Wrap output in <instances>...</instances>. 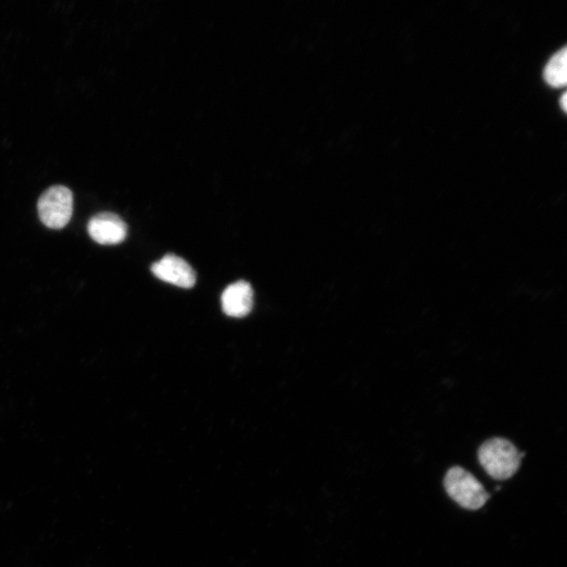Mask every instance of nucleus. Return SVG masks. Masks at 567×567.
Instances as JSON below:
<instances>
[{
	"instance_id": "nucleus-2",
	"label": "nucleus",
	"mask_w": 567,
	"mask_h": 567,
	"mask_svg": "<svg viewBox=\"0 0 567 567\" xmlns=\"http://www.w3.org/2000/svg\"><path fill=\"white\" fill-rule=\"evenodd\" d=\"M445 488L460 507L468 510H479L490 499L481 483L470 472L460 467L449 470L445 477Z\"/></svg>"
},
{
	"instance_id": "nucleus-1",
	"label": "nucleus",
	"mask_w": 567,
	"mask_h": 567,
	"mask_svg": "<svg viewBox=\"0 0 567 567\" xmlns=\"http://www.w3.org/2000/svg\"><path fill=\"white\" fill-rule=\"evenodd\" d=\"M522 457L523 453H520L511 441L504 438H492L478 451L481 466L497 480H506L514 476L520 467Z\"/></svg>"
},
{
	"instance_id": "nucleus-4",
	"label": "nucleus",
	"mask_w": 567,
	"mask_h": 567,
	"mask_svg": "<svg viewBox=\"0 0 567 567\" xmlns=\"http://www.w3.org/2000/svg\"><path fill=\"white\" fill-rule=\"evenodd\" d=\"M152 271L159 280L181 288H192L197 275L191 265L175 255H167L152 266Z\"/></svg>"
},
{
	"instance_id": "nucleus-7",
	"label": "nucleus",
	"mask_w": 567,
	"mask_h": 567,
	"mask_svg": "<svg viewBox=\"0 0 567 567\" xmlns=\"http://www.w3.org/2000/svg\"><path fill=\"white\" fill-rule=\"evenodd\" d=\"M544 79L554 88H562L567 82V50L563 48L557 52L546 65L543 73Z\"/></svg>"
},
{
	"instance_id": "nucleus-8",
	"label": "nucleus",
	"mask_w": 567,
	"mask_h": 567,
	"mask_svg": "<svg viewBox=\"0 0 567 567\" xmlns=\"http://www.w3.org/2000/svg\"><path fill=\"white\" fill-rule=\"evenodd\" d=\"M560 101H561L560 103H561V107H562L563 111L566 112V110H567V96H566V94L562 95Z\"/></svg>"
},
{
	"instance_id": "nucleus-3",
	"label": "nucleus",
	"mask_w": 567,
	"mask_h": 567,
	"mask_svg": "<svg viewBox=\"0 0 567 567\" xmlns=\"http://www.w3.org/2000/svg\"><path fill=\"white\" fill-rule=\"evenodd\" d=\"M73 205V193L68 187L53 186L40 197L38 215L41 222L49 228H65L72 219Z\"/></svg>"
},
{
	"instance_id": "nucleus-6",
	"label": "nucleus",
	"mask_w": 567,
	"mask_h": 567,
	"mask_svg": "<svg viewBox=\"0 0 567 567\" xmlns=\"http://www.w3.org/2000/svg\"><path fill=\"white\" fill-rule=\"evenodd\" d=\"M254 307V290L249 283L239 281L229 285L222 294V308L228 317L245 318Z\"/></svg>"
},
{
	"instance_id": "nucleus-5",
	"label": "nucleus",
	"mask_w": 567,
	"mask_h": 567,
	"mask_svg": "<svg viewBox=\"0 0 567 567\" xmlns=\"http://www.w3.org/2000/svg\"><path fill=\"white\" fill-rule=\"evenodd\" d=\"M90 237L101 245L122 243L128 236V226L115 214L102 213L91 219L88 225Z\"/></svg>"
}]
</instances>
